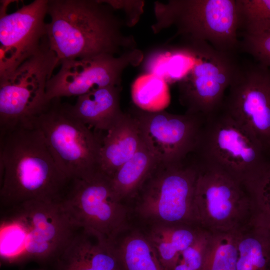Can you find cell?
<instances>
[{"mask_svg":"<svg viewBox=\"0 0 270 270\" xmlns=\"http://www.w3.org/2000/svg\"><path fill=\"white\" fill-rule=\"evenodd\" d=\"M0 203L4 208L30 200L60 202L72 181L34 124L0 132Z\"/></svg>","mask_w":270,"mask_h":270,"instance_id":"obj_1","label":"cell"},{"mask_svg":"<svg viewBox=\"0 0 270 270\" xmlns=\"http://www.w3.org/2000/svg\"><path fill=\"white\" fill-rule=\"evenodd\" d=\"M115 10L106 0H48L46 36L60 64L136 49L134 38L122 33L126 24Z\"/></svg>","mask_w":270,"mask_h":270,"instance_id":"obj_2","label":"cell"},{"mask_svg":"<svg viewBox=\"0 0 270 270\" xmlns=\"http://www.w3.org/2000/svg\"><path fill=\"white\" fill-rule=\"evenodd\" d=\"M0 258L10 263L55 260L80 228L60 202L30 200L5 208Z\"/></svg>","mask_w":270,"mask_h":270,"instance_id":"obj_3","label":"cell"},{"mask_svg":"<svg viewBox=\"0 0 270 270\" xmlns=\"http://www.w3.org/2000/svg\"><path fill=\"white\" fill-rule=\"evenodd\" d=\"M192 154L201 166L249 186L270 162L256 138L222 109L205 118Z\"/></svg>","mask_w":270,"mask_h":270,"instance_id":"obj_4","label":"cell"},{"mask_svg":"<svg viewBox=\"0 0 270 270\" xmlns=\"http://www.w3.org/2000/svg\"><path fill=\"white\" fill-rule=\"evenodd\" d=\"M154 33L174 26L184 40L208 43L220 51L240 50L236 0H170L154 2Z\"/></svg>","mask_w":270,"mask_h":270,"instance_id":"obj_5","label":"cell"},{"mask_svg":"<svg viewBox=\"0 0 270 270\" xmlns=\"http://www.w3.org/2000/svg\"><path fill=\"white\" fill-rule=\"evenodd\" d=\"M200 170L192 153L176 162L158 161L134 198L136 212L154 224L195 221L194 203Z\"/></svg>","mask_w":270,"mask_h":270,"instance_id":"obj_6","label":"cell"},{"mask_svg":"<svg viewBox=\"0 0 270 270\" xmlns=\"http://www.w3.org/2000/svg\"><path fill=\"white\" fill-rule=\"evenodd\" d=\"M32 122L42 133L60 168L71 180H86L101 172L102 136L72 116L66 102L60 98L50 100Z\"/></svg>","mask_w":270,"mask_h":270,"instance_id":"obj_7","label":"cell"},{"mask_svg":"<svg viewBox=\"0 0 270 270\" xmlns=\"http://www.w3.org/2000/svg\"><path fill=\"white\" fill-rule=\"evenodd\" d=\"M60 60L46 36L39 50L8 76L0 78V132L32 124L50 101L48 80Z\"/></svg>","mask_w":270,"mask_h":270,"instance_id":"obj_8","label":"cell"},{"mask_svg":"<svg viewBox=\"0 0 270 270\" xmlns=\"http://www.w3.org/2000/svg\"><path fill=\"white\" fill-rule=\"evenodd\" d=\"M184 40L195 60L178 82L180 102L186 112L206 117L222 110L240 62L237 54L220 51L206 42Z\"/></svg>","mask_w":270,"mask_h":270,"instance_id":"obj_9","label":"cell"},{"mask_svg":"<svg viewBox=\"0 0 270 270\" xmlns=\"http://www.w3.org/2000/svg\"><path fill=\"white\" fill-rule=\"evenodd\" d=\"M61 203L80 228L108 245L126 228L127 208L115 194L110 178L101 172L73 180Z\"/></svg>","mask_w":270,"mask_h":270,"instance_id":"obj_10","label":"cell"},{"mask_svg":"<svg viewBox=\"0 0 270 270\" xmlns=\"http://www.w3.org/2000/svg\"><path fill=\"white\" fill-rule=\"evenodd\" d=\"M222 109L260 142L270 156V68L240 62Z\"/></svg>","mask_w":270,"mask_h":270,"instance_id":"obj_11","label":"cell"},{"mask_svg":"<svg viewBox=\"0 0 270 270\" xmlns=\"http://www.w3.org/2000/svg\"><path fill=\"white\" fill-rule=\"evenodd\" d=\"M200 166L194 198V220L215 232L236 230L244 206L254 202L249 186L216 170Z\"/></svg>","mask_w":270,"mask_h":270,"instance_id":"obj_12","label":"cell"},{"mask_svg":"<svg viewBox=\"0 0 270 270\" xmlns=\"http://www.w3.org/2000/svg\"><path fill=\"white\" fill-rule=\"evenodd\" d=\"M143 58L142 52L136 48L118 56L105 54L62 60L58 72L48 82L46 98L78 96L100 88L122 86L123 71L138 65Z\"/></svg>","mask_w":270,"mask_h":270,"instance_id":"obj_13","label":"cell"},{"mask_svg":"<svg viewBox=\"0 0 270 270\" xmlns=\"http://www.w3.org/2000/svg\"><path fill=\"white\" fill-rule=\"evenodd\" d=\"M48 0H34L8 14V6L14 0H0V78L14 72L37 52L46 36Z\"/></svg>","mask_w":270,"mask_h":270,"instance_id":"obj_14","label":"cell"},{"mask_svg":"<svg viewBox=\"0 0 270 270\" xmlns=\"http://www.w3.org/2000/svg\"><path fill=\"white\" fill-rule=\"evenodd\" d=\"M130 113L138 120L148 148L164 162L181 160L193 152L205 116L186 112H148L138 108Z\"/></svg>","mask_w":270,"mask_h":270,"instance_id":"obj_15","label":"cell"},{"mask_svg":"<svg viewBox=\"0 0 270 270\" xmlns=\"http://www.w3.org/2000/svg\"><path fill=\"white\" fill-rule=\"evenodd\" d=\"M54 261L57 270H124L112 248L82 229Z\"/></svg>","mask_w":270,"mask_h":270,"instance_id":"obj_16","label":"cell"},{"mask_svg":"<svg viewBox=\"0 0 270 270\" xmlns=\"http://www.w3.org/2000/svg\"><path fill=\"white\" fill-rule=\"evenodd\" d=\"M122 90V86L98 88L78 96L74 105L66 106L72 116L95 132H107L124 114L120 107Z\"/></svg>","mask_w":270,"mask_h":270,"instance_id":"obj_17","label":"cell"},{"mask_svg":"<svg viewBox=\"0 0 270 270\" xmlns=\"http://www.w3.org/2000/svg\"><path fill=\"white\" fill-rule=\"evenodd\" d=\"M144 142L139 122L130 112L124 113L102 136L100 171L111 178Z\"/></svg>","mask_w":270,"mask_h":270,"instance_id":"obj_18","label":"cell"},{"mask_svg":"<svg viewBox=\"0 0 270 270\" xmlns=\"http://www.w3.org/2000/svg\"><path fill=\"white\" fill-rule=\"evenodd\" d=\"M200 231L186 224H155L146 236L164 270H173L184 250Z\"/></svg>","mask_w":270,"mask_h":270,"instance_id":"obj_19","label":"cell"},{"mask_svg":"<svg viewBox=\"0 0 270 270\" xmlns=\"http://www.w3.org/2000/svg\"><path fill=\"white\" fill-rule=\"evenodd\" d=\"M158 161L144 142L137 152L110 178L112 188L118 199L122 202L134 198Z\"/></svg>","mask_w":270,"mask_h":270,"instance_id":"obj_20","label":"cell"},{"mask_svg":"<svg viewBox=\"0 0 270 270\" xmlns=\"http://www.w3.org/2000/svg\"><path fill=\"white\" fill-rule=\"evenodd\" d=\"M236 270H270V229L256 218L251 229L238 234Z\"/></svg>","mask_w":270,"mask_h":270,"instance_id":"obj_21","label":"cell"},{"mask_svg":"<svg viewBox=\"0 0 270 270\" xmlns=\"http://www.w3.org/2000/svg\"><path fill=\"white\" fill-rule=\"evenodd\" d=\"M124 270H164L146 236L138 232L111 246Z\"/></svg>","mask_w":270,"mask_h":270,"instance_id":"obj_22","label":"cell"},{"mask_svg":"<svg viewBox=\"0 0 270 270\" xmlns=\"http://www.w3.org/2000/svg\"><path fill=\"white\" fill-rule=\"evenodd\" d=\"M194 56L185 44L168 50H157L148 57L145 63L146 73L164 79L167 83L180 82L192 68Z\"/></svg>","mask_w":270,"mask_h":270,"instance_id":"obj_23","label":"cell"},{"mask_svg":"<svg viewBox=\"0 0 270 270\" xmlns=\"http://www.w3.org/2000/svg\"><path fill=\"white\" fill-rule=\"evenodd\" d=\"M131 94L132 100L138 108L148 112L164 110L170 101L167 82L151 73L146 72L134 80Z\"/></svg>","mask_w":270,"mask_h":270,"instance_id":"obj_24","label":"cell"},{"mask_svg":"<svg viewBox=\"0 0 270 270\" xmlns=\"http://www.w3.org/2000/svg\"><path fill=\"white\" fill-rule=\"evenodd\" d=\"M237 244L236 230L210 234L202 270H236Z\"/></svg>","mask_w":270,"mask_h":270,"instance_id":"obj_25","label":"cell"},{"mask_svg":"<svg viewBox=\"0 0 270 270\" xmlns=\"http://www.w3.org/2000/svg\"><path fill=\"white\" fill-rule=\"evenodd\" d=\"M239 34L270 32V0H236Z\"/></svg>","mask_w":270,"mask_h":270,"instance_id":"obj_26","label":"cell"},{"mask_svg":"<svg viewBox=\"0 0 270 270\" xmlns=\"http://www.w3.org/2000/svg\"><path fill=\"white\" fill-rule=\"evenodd\" d=\"M210 236L200 231L194 242L182 252L173 270H202Z\"/></svg>","mask_w":270,"mask_h":270,"instance_id":"obj_27","label":"cell"},{"mask_svg":"<svg viewBox=\"0 0 270 270\" xmlns=\"http://www.w3.org/2000/svg\"><path fill=\"white\" fill-rule=\"evenodd\" d=\"M240 50L254 60L270 68V32L254 35H241Z\"/></svg>","mask_w":270,"mask_h":270,"instance_id":"obj_28","label":"cell"},{"mask_svg":"<svg viewBox=\"0 0 270 270\" xmlns=\"http://www.w3.org/2000/svg\"><path fill=\"white\" fill-rule=\"evenodd\" d=\"M252 192L261 212L258 218L270 228V162L253 184Z\"/></svg>","mask_w":270,"mask_h":270,"instance_id":"obj_29","label":"cell"},{"mask_svg":"<svg viewBox=\"0 0 270 270\" xmlns=\"http://www.w3.org/2000/svg\"><path fill=\"white\" fill-rule=\"evenodd\" d=\"M106 1L116 10H122L126 16L127 26H131L138 22L143 12L144 2L142 0Z\"/></svg>","mask_w":270,"mask_h":270,"instance_id":"obj_30","label":"cell"}]
</instances>
